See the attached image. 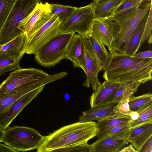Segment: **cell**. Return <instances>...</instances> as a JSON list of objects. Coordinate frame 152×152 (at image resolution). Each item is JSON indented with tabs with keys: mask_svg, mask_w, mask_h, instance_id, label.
<instances>
[{
	"mask_svg": "<svg viewBox=\"0 0 152 152\" xmlns=\"http://www.w3.org/2000/svg\"><path fill=\"white\" fill-rule=\"evenodd\" d=\"M110 53L109 61L103 70L105 80L120 83L134 81L144 84L152 80V58Z\"/></svg>",
	"mask_w": 152,
	"mask_h": 152,
	"instance_id": "cell-1",
	"label": "cell"
},
{
	"mask_svg": "<svg viewBox=\"0 0 152 152\" xmlns=\"http://www.w3.org/2000/svg\"><path fill=\"white\" fill-rule=\"evenodd\" d=\"M98 132L97 123L94 121L78 122L63 126L45 136L37 149V152L56 150L88 143Z\"/></svg>",
	"mask_w": 152,
	"mask_h": 152,
	"instance_id": "cell-2",
	"label": "cell"
},
{
	"mask_svg": "<svg viewBox=\"0 0 152 152\" xmlns=\"http://www.w3.org/2000/svg\"><path fill=\"white\" fill-rule=\"evenodd\" d=\"M64 72L50 75L34 68L19 69L11 72L0 84V98L7 94L31 86L48 79L65 75Z\"/></svg>",
	"mask_w": 152,
	"mask_h": 152,
	"instance_id": "cell-3",
	"label": "cell"
},
{
	"mask_svg": "<svg viewBox=\"0 0 152 152\" xmlns=\"http://www.w3.org/2000/svg\"><path fill=\"white\" fill-rule=\"evenodd\" d=\"M152 7V1H143L132 14L115 19L120 27L116 34L109 51L125 54L126 44L131 36Z\"/></svg>",
	"mask_w": 152,
	"mask_h": 152,
	"instance_id": "cell-4",
	"label": "cell"
},
{
	"mask_svg": "<svg viewBox=\"0 0 152 152\" xmlns=\"http://www.w3.org/2000/svg\"><path fill=\"white\" fill-rule=\"evenodd\" d=\"M75 33H58L34 54L36 61L44 67L55 66L65 58L68 45Z\"/></svg>",
	"mask_w": 152,
	"mask_h": 152,
	"instance_id": "cell-5",
	"label": "cell"
},
{
	"mask_svg": "<svg viewBox=\"0 0 152 152\" xmlns=\"http://www.w3.org/2000/svg\"><path fill=\"white\" fill-rule=\"evenodd\" d=\"M41 0H15L12 10L0 30V45L23 33L18 28L20 22L34 10Z\"/></svg>",
	"mask_w": 152,
	"mask_h": 152,
	"instance_id": "cell-6",
	"label": "cell"
},
{
	"mask_svg": "<svg viewBox=\"0 0 152 152\" xmlns=\"http://www.w3.org/2000/svg\"><path fill=\"white\" fill-rule=\"evenodd\" d=\"M44 137L34 128L9 126L5 130L3 142L19 152H24L37 149Z\"/></svg>",
	"mask_w": 152,
	"mask_h": 152,
	"instance_id": "cell-7",
	"label": "cell"
},
{
	"mask_svg": "<svg viewBox=\"0 0 152 152\" xmlns=\"http://www.w3.org/2000/svg\"><path fill=\"white\" fill-rule=\"evenodd\" d=\"M95 3L77 7L70 16L61 24L59 33H77L81 36L91 34L95 16Z\"/></svg>",
	"mask_w": 152,
	"mask_h": 152,
	"instance_id": "cell-8",
	"label": "cell"
},
{
	"mask_svg": "<svg viewBox=\"0 0 152 152\" xmlns=\"http://www.w3.org/2000/svg\"><path fill=\"white\" fill-rule=\"evenodd\" d=\"M62 23L58 17L53 14L50 19L25 43L23 54H34L59 32Z\"/></svg>",
	"mask_w": 152,
	"mask_h": 152,
	"instance_id": "cell-9",
	"label": "cell"
},
{
	"mask_svg": "<svg viewBox=\"0 0 152 152\" xmlns=\"http://www.w3.org/2000/svg\"><path fill=\"white\" fill-rule=\"evenodd\" d=\"M81 36L85 49V74L86 77L82 86L87 88L91 86L94 91H95L101 84L98 79V75L102 69V66L93 49L90 35Z\"/></svg>",
	"mask_w": 152,
	"mask_h": 152,
	"instance_id": "cell-10",
	"label": "cell"
},
{
	"mask_svg": "<svg viewBox=\"0 0 152 152\" xmlns=\"http://www.w3.org/2000/svg\"><path fill=\"white\" fill-rule=\"evenodd\" d=\"M50 4L38 3L32 12L20 22L18 28L26 36L25 43L51 18Z\"/></svg>",
	"mask_w": 152,
	"mask_h": 152,
	"instance_id": "cell-11",
	"label": "cell"
},
{
	"mask_svg": "<svg viewBox=\"0 0 152 152\" xmlns=\"http://www.w3.org/2000/svg\"><path fill=\"white\" fill-rule=\"evenodd\" d=\"M120 30V27L116 20L112 17L95 18L90 36L99 43L107 46L110 51L114 37Z\"/></svg>",
	"mask_w": 152,
	"mask_h": 152,
	"instance_id": "cell-12",
	"label": "cell"
},
{
	"mask_svg": "<svg viewBox=\"0 0 152 152\" xmlns=\"http://www.w3.org/2000/svg\"><path fill=\"white\" fill-rule=\"evenodd\" d=\"M43 86L22 96L0 113V126L4 130L22 110L43 90Z\"/></svg>",
	"mask_w": 152,
	"mask_h": 152,
	"instance_id": "cell-13",
	"label": "cell"
},
{
	"mask_svg": "<svg viewBox=\"0 0 152 152\" xmlns=\"http://www.w3.org/2000/svg\"><path fill=\"white\" fill-rule=\"evenodd\" d=\"M65 58L71 61L75 68H81L86 73L84 45L82 37L79 34L75 33L73 35Z\"/></svg>",
	"mask_w": 152,
	"mask_h": 152,
	"instance_id": "cell-14",
	"label": "cell"
},
{
	"mask_svg": "<svg viewBox=\"0 0 152 152\" xmlns=\"http://www.w3.org/2000/svg\"><path fill=\"white\" fill-rule=\"evenodd\" d=\"M120 83L105 80L98 89L94 91L89 98L91 107L104 104L111 102Z\"/></svg>",
	"mask_w": 152,
	"mask_h": 152,
	"instance_id": "cell-15",
	"label": "cell"
},
{
	"mask_svg": "<svg viewBox=\"0 0 152 152\" xmlns=\"http://www.w3.org/2000/svg\"><path fill=\"white\" fill-rule=\"evenodd\" d=\"M132 120L129 115L114 113L98 121V132L96 136L97 139L105 136L109 131L115 127Z\"/></svg>",
	"mask_w": 152,
	"mask_h": 152,
	"instance_id": "cell-16",
	"label": "cell"
},
{
	"mask_svg": "<svg viewBox=\"0 0 152 152\" xmlns=\"http://www.w3.org/2000/svg\"><path fill=\"white\" fill-rule=\"evenodd\" d=\"M116 104L111 101L104 104L91 107L89 110L83 112L79 118V122L100 121L114 113L113 109Z\"/></svg>",
	"mask_w": 152,
	"mask_h": 152,
	"instance_id": "cell-17",
	"label": "cell"
},
{
	"mask_svg": "<svg viewBox=\"0 0 152 152\" xmlns=\"http://www.w3.org/2000/svg\"><path fill=\"white\" fill-rule=\"evenodd\" d=\"M127 144L106 135L90 145L91 152H119Z\"/></svg>",
	"mask_w": 152,
	"mask_h": 152,
	"instance_id": "cell-18",
	"label": "cell"
},
{
	"mask_svg": "<svg viewBox=\"0 0 152 152\" xmlns=\"http://www.w3.org/2000/svg\"><path fill=\"white\" fill-rule=\"evenodd\" d=\"M130 142L136 151L139 152L142 147L152 136V123L130 129Z\"/></svg>",
	"mask_w": 152,
	"mask_h": 152,
	"instance_id": "cell-19",
	"label": "cell"
},
{
	"mask_svg": "<svg viewBox=\"0 0 152 152\" xmlns=\"http://www.w3.org/2000/svg\"><path fill=\"white\" fill-rule=\"evenodd\" d=\"M54 81V78H50L31 86L4 95L0 98V113L25 94Z\"/></svg>",
	"mask_w": 152,
	"mask_h": 152,
	"instance_id": "cell-20",
	"label": "cell"
},
{
	"mask_svg": "<svg viewBox=\"0 0 152 152\" xmlns=\"http://www.w3.org/2000/svg\"><path fill=\"white\" fill-rule=\"evenodd\" d=\"M26 39L23 33L9 42L0 45V53L13 56L20 60L23 54Z\"/></svg>",
	"mask_w": 152,
	"mask_h": 152,
	"instance_id": "cell-21",
	"label": "cell"
},
{
	"mask_svg": "<svg viewBox=\"0 0 152 152\" xmlns=\"http://www.w3.org/2000/svg\"><path fill=\"white\" fill-rule=\"evenodd\" d=\"M150 10L129 38L125 47V54L134 56L140 47V44Z\"/></svg>",
	"mask_w": 152,
	"mask_h": 152,
	"instance_id": "cell-22",
	"label": "cell"
},
{
	"mask_svg": "<svg viewBox=\"0 0 152 152\" xmlns=\"http://www.w3.org/2000/svg\"><path fill=\"white\" fill-rule=\"evenodd\" d=\"M141 84L140 82L134 81H128L121 83L111 101L117 104L121 101L129 99L137 91Z\"/></svg>",
	"mask_w": 152,
	"mask_h": 152,
	"instance_id": "cell-23",
	"label": "cell"
},
{
	"mask_svg": "<svg viewBox=\"0 0 152 152\" xmlns=\"http://www.w3.org/2000/svg\"><path fill=\"white\" fill-rule=\"evenodd\" d=\"M143 1V0H122L114 9L111 17L116 19L130 15Z\"/></svg>",
	"mask_w": 152,
	"mask_h": 152,
	"instance_id": "cell-24",
	"label": "cell"
},
{
	"mask_svg": "<svg viewBox=\"0 0 152 152\" xmlns=\"http://www.w3.org/2000/svg\"><path fill=\"white\" fill-rule=\"evenodd\" d=\"M122 0H104L95 4V18L101 19L110 17L115 8Z\"/></svg>",
	"mask_w": 152,
	"mask_h": 152,
	"instance_id": "cell-25",
	"label": "cell"
},
{
	"mask_svg": "<svg viewBox=\"0 0 152 152\" xmlns=\"http://www.w3.org/2000/svg\"><path fill=\"white\" fill-rule=\"evenodd\" d=\"M130 122L115 127L109 131L105 136L108 135L114 139L123 141L127 143H130L131 131L129 123Z\"/></svg>",
	"mask_w": 152,
	"mask_h": 152,
	"instance_id": "cell-26",
	"label": "cell"
},
{
	"mask_svg": "<svg viewBox=\"0 0 152 152\" xmlns=\"http://www.w3.org/2000/svg\"><path fill=\"white\" fill-rule=\"evenodd\" d=\"M129 104L132 111L143 109L152 104V94L148 93L136 97L133 96L129 99Z\"/></svg>",
	"mask_w": 152,
	"mask_h": 152,
	"instance_id": "cell-27",
	"label": "cell"
},
{
	"mask_svg": "<svg viewBox=\"0 0 152 152\" xmlns=\"http://www.w3.org/2000/svg\"><path fill=\"white\" fill-rule=\"evenodd\" d=\"M19 61L13 56L0 53V76L20 68Z\"/></svg>",
	"mask_w": 152,
	"mask_h": 152,
	"instance_id": "cell-28",
	"label": "cell"
},
{
	"mask_svg": "<svg viewBox=\"0 0 152 152\" xmlns=\"http://www.w3.org/2000/svg\"><path fill=\"white\" fill-rule=\"evenodd\" d=\"M51 14L59 17L62 23L66 20L72 14L76 7L57 4H50Z\"/></svg>",
	"mask_w": 152,
	"mask_h": 152,
	"instance_id": "cell-29",
	"label": "cell"
},
{
	"mask_svg": "<svg viewBox=\"0 0 152 152\" xmlns=\"http://www.w3.org/2000/svg\"><path fill=\"white\" fill-rule=\"evenodd\" d=\"M91 39L94 50L102 64V70H103L109 61L110 53L107 50L104 44L99 43L91 37Z\"/></svg>",
	"mask_w": 152,
	"mask_h": 152,
	"instance_id": "cell-30",
	"label": "cell"
},
{
	"mask_svg": "<svg viewBox=\"0 0 152 152\" xmlns=\"http://www.w3.org/2000/svg\"><path fill=\"white\" fill-rule=\"evenodd\" d=\"M138 113L139 115L138 118L129 123L130 129L152 123V104Z\"/></svg>",
	"mask_w": 152,
	"mask_h": 152,
	"instance_id": "cell-31",
	"label": "cell"
},
{
	"mask_svg": "<svg viewBox=\"0 0 152 152\" xmlns=\"http://www.w3.org/2000/svg\"><path fill=\"white\" fill-rule=\"evenodd\" d=\"M15 0H0V30L7 20Z\"/></svg>",
	"mask_w": 152,
	"mask_h": 152,
	"instance_id": "cell-32",
	"label": "cell"
},
{
	"mask_svg": "<svg viewBox=\"0 0 152 152\" xmlns=\"http://www.w3.org/2000/svg\"><path fill=\"white\" fill-rule=\"evenodd\" d=\"M152 7L150 8L144 30L142 39L140 45H141L151 35H152Z\"/></svg>",
	"mask_w": 152,
	"mask_h": 152,
	"instance_id": "cell-33",
	"label": "cell"
},
{
	"mask_svg": "<svg viewBox=\"0 0 152 152\" xmlns=\"http://www.w3.org/2000/svg\"><path fill=\"white\" fill-rule=\"evenodd\" d=\"M129 99L124 101H121L115 104L114 107V113H118L124 115H129L132 111L130 110L129 104Z\"/></svg>",
	"mask_w": 152,
	"mask_h": 152,
	"instance_id": "cell-34",
	"label": "cell"
},
{
	"mask_svg": "<svg viewBox=\"0 0 152 152\" xmlns=\"http://www.w3.org/2000/svg\"><path fill=\"white\" fill-rule=\"evenodd\" d=\"M54 152H91L90 145L88 143L61 148Z\"/></svg>",
	"mask_w": 152,
	"mask_h": 152,
	"instance_id": "cell-35",
	"label": "cell"
},
{
	"mask_svg": "<svg viewBox=\"0 0 152 152\" xmlns=\"http://www.w3.org/2000/svg\"><path fill=\"white\" fill-rule=\"evenodd\" d=\"M139 152H152V136L145 143Z\"/></svg>",
	"mask_w": 152,
	"mask_h": 152,
	"instance_id": "cell-36",
	"label": "cell"
},
{
	"mask_svg": "<svg viewBox=\"0 0 152 152\" xmlns=\"http://www.w3.org/2000/svg\"><path fill=\"white\" fill-rule=\"evenodd\" d=\"M133 56L140 58H152V51L151 50L140 52L136 53Z\"/></svg>",
	"mask_w": 152,
	"mask_h": 152,
	"instance_id": "cell-37",
	"label": "cell"
},
{
	"mask_svg": "<svg viewBox=\"0 0 152 152\" xmlns=\"http://www.w3.org/2000/svg\"><path fill=\"white\" fill-rule=\"evenodd\" d=\"M19 152L15 149L11 148L7 145L0 143V152Z\"/></svg>",
	"mask_w": 152,
	"mask_h": 152,
	"instance_id": "cell-38",
	"label": "cell"
},
{
	"mask_svg": "<svg viewBox=\"0 0 152 152\" xmlns=\"http://www.w3.org/2000/svg\"><path fill=\"white\" fill-rule=\"evenodd\" d=\"M136 151L131 144L124 147L119 152H136Z\"/></svg>",
	"mask_w": 152,
	"mask_h": 152,
	"instance_id": "cell-39",
	"label": "cell"
},
{
	"mask_svg": "<svg viewBox=\"0 0 152 152\" xmlns=\"http://www.w3.org/2000/svg\"><path fill=\"white\" fill-rule=\"evenodd\" d=\"M139 114L136 111H132L129 114V115L132 120L137 119L139 116Z\"/></svg>",
	"mask_w": 152,
	"mask_h": 152,
	"instance_id": "cell-40",
	"label": "cell"
},
{
	"mask_svg": "<svg viewBox=\"0 0 152 152\" xmlns=\"http://www.w3.org/2000/svg\"><path fill=\"white\" fill-rule=\"evenodd\" d=\"M5 130L0 126V142H3Z\"/></svg>",
	"mask_w": 152,
	"mask_h": 152,
	"instance_id": "cell-41",
	"label": "cell"
},
{
	"mask_svg": "<svg viewBox=\"0 0 152 152\" xmlns=\"http://www.w3.org/2000/svg\"><path fill=\"white\" fill-rule=\"evenodd\" d=\"M152 35H151L148 39V42L149 44H151L152 42Z\"/></svg>",
	"mask_w": 152,
	"mask_h": 152,
	"instance_id": "cell-42",
	"label": "cell"
},
{
	"mask_svg": "<svg viewBox=\"0 0 152 152\" xmlns=\"http://www.w3.org/2000/svg\"><path fill=\"white\" fill-rule=\"evenodd\" d=\"M104 0H94L93 2L95 3H97Z\"/></svg>",
	"mask_w": 152,
	"mask_h": 152,
	"instance_id": "cell-43",
	"label": "cell"
},
{
	"mask_svg": "<svg viewBox=\"0 0 152 152\" xmlns=\"http://www.w3.org/2000/svg\"><path fill=\"white\" fill-rule=\"evenodd\" d=\"M152 1V0H143V1Z\"/></svg>",
	"mask_w": 152,
	"mask_h": 152,
	"instance_id": "cell-44",
	"label": "cell"
}]
</instances>
